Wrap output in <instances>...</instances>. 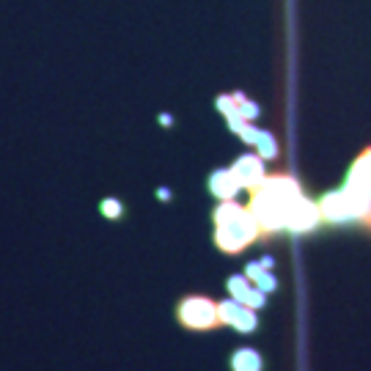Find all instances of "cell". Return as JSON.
Listing matches in <instances>:
<instances>
[{"label": "cell", "instance_id": "6da1fadb", "mask_svg": "<svg viewBox=\"0 0 371 371\" xmlns=\"http://www.w3.org/2000/svg\"><path fill=\"white\" fill-rule=\"evenodd\" d=\"M300 198H303V187L292 174H267L262 185L250 190L248 209L262 226V239L286 232V218Z\"/></svg>", "mask_w": 371, "mask_h": 371}, {"label": "cell", "instance_id": "7a4b0ae2", "mask_svg": "<svg viewBox=\"0 0 371 371\" xmlns=\"http://www.w3.org/2000/svg\"><path fill=\"white\" fill-rule=\"evenodd\" d=\"M212 220H215V245L229 256L242 253L245 248L262 239L259 220L248 206H239L236 201H220V206L212 212Z\"/></svg>", "mask_w": 371, "mask_h": 371}, {"label": "cell", "instance_id": "3957f363", "mask_svg": "<svg viewBox=\"0 0 371 371\" xmlns=\"http://www.w3.org/2000/svg\"><path fill=\"white\" fill-rule=\"evenodd\" d=\"M176 322L192 330V333H209L223 327L220 319V303L212 300L209 294H185L176 303Z\"/></svg>", "mask_w": 371, "mask_h": 371}, {"label": "cell", "instance_id": "277c9868", "mask_svg": "<svg viewBox=\"0 0 371 371\" xmlns=\"http://www.w3.org/2000/svg\"><path fill=\"white\" fill-rule=\"evenodd\" d=\"M325 218H322V209H319V204H314V201H308L305 195L292 206V212H289V218H286V232L292 234H311L319 229V223H322Z\"/></svg>", "mask_w": 371, "mask_h": 371}, {"label": "cell", "instance_id": "5b68a950", "mask_svg": "<svg viewBox=\"0 0 371 371\" xmlns=\"http://www.w3.org/2000/svg\"><path fill=\"white\" fill-rule=\"evenodd\" d=\"M220 319L226 327H234L236 333H256L259 327V317H256V308L239 303V300H223L220 303Z\"/></svg>", "mask_w": 371, "mask_h": 371}, {"label": "cell", "instance_id": "8992f818", "mask_svg": "<svg viewBox=\"0 0 371 371\" xmlns=\"http://www.w3.org/2000/svg\"><path fill=\"white\" fill-rule=\"evenodd\" d=\"M319 209H322L325 223H335V226L355 223L352 204H349V195H347L344 187H341V190H333V192H325L322 201H319Z\"/></svg>", "mask_w": 371, "mask_h": 371}, {"label": "cell", "instance_id": "52a82bcc", "mask_svg": "<svg viewBox=\"0 0 371 371\" xmlns=\"http://www.w3.org/2000/svg\"><path fill=\"white\" fill-rule=\"evenodd\" d=\"M232 174H234V179L239 182V187L248 190V192L256 190V187L267 179L264 160H262L259 154H242V157L232 165Z\"/></svg>", "mask_w": 371, "mask_h": 371}, {"label": "cell", "instance_id": "ba28073f", "mask_svg": "<svg viewBox=\"0 0 371 371\" xmlns=\"http://www.w3.org/2000/svg\"><path fill=\"white\" fill-rule=\"evenodd\" d=\"M226 286H229V294L234 300H239V303H245L250 308H264L267 305V292L256 289L248 275H229Z\"/></svg>", "mask_w": 371, "mask_h": 371}, {"label": "cell", "instance_id": "9c48e42d", "mask_svg": "<svg viewBox=\"0 0 371 371\" xmlns=\"http://www.w3.org/2000/svg\"><path fill=\"white\" fill-rule=\"evenodd\" d=\"M347 187L352 190H363V192H371V146H366L355 162L349 165V174H347Z\"/></svg>", "mask_w": 371, "mask_h": 371}, {"label": "cell", "instance_id": "30bf717a", "mask_svg": "<svg viewBox=\"0 0 371 371\" xmlns=\"http://www.w3.org/2000/svg\"><path fill=\"white\" fill-rule=\"evenodd\" d=\"M206 187H209V192H212L215 198H220V201H234V195L242 190V187H239V182L234 179L232 168L212 171V174H209V182H206Z\"/></svg>", "mask_w": 371, "mask_h": 371}, {"label": "cell", "instance_id": "8fae6325", "mask_svg": "<svg viewBox=\"0 0 371 371\" xmlns=\"http://www.w3.org/2000/svg\"><path fill=\"white\" fill-rule=\"evenodd\" d=\"M270 270H273V259L267 256V259H262V262H250V264L245 267V275L253 280L256 289L273 294V292L278 289V280H275V275H273Z\"/></svg>", "mask_w": 371, "mask_h": 371}, {"label": "cell", "instance_id": "7c38bea8", "mask_svg": "<svg viewBox=\"0 0 371 371\" xmlns=\"http://www.w3.org/2000/svg\"><path fill=\"white\" fill-rule=\"evenodd\" d=\"M229 369L232 371H264V358L259 349L253 347H239L234 349L229 358Z\"/></svg>", "mask_w": 371, "mask_h": 371}, {"label": "cell", "instance_id": "4fadbf2b", "mask_svg": "<svg viewBox=\"0 0 371 371\" xmlns=\"http://www.w3.org/2000/svg\"><path fill=\"white\" fill-rule=\"evenodd\" d=\"M253 146H256V151H259L262 160H275L278 157V143H275V138L267 130H259V138H256Z\"/></svg>", "mask_w": 371, "mask_h": 371}, {"label": "cell", "instance_id": "5bb4252c", "mask_svg": "<svg viewBox=\"0 0 371 371\" xmlns=\"http://www.w3.org/2000/svg\"><path fill=\"white\" fill-rule=\"evenodd\" d=\"M99 212H102V218H107V220H121V218H124V204H121L119 198H105V201L99 204Z\"/></svg>", "mask_w": 371, "mask_h": 371}, {"label": "cell", "instance_id": "9a60e30c", "mask_svg": "<svg viewBox=\"0 0 371 371\" xmlns=\"http://www.w3.org/2000/svg\"><path fill=\"white\" fill-rule=\"evenodd\" d=\"M234 99H236V107H239V116H242V119L253 121V119L259 116V105H256V102H250L245 93H234Z\"/></svg>", "mask_w": 371, "mask_h": 371}, {"label": "cell", "instance_id": "2e32d148", "mask_svg": "<svg viewBox=\"0 0 371 371\" xmlns=\"http://www.w3.org/2000/svg\"><path fill=\"white\" fill-rule=\"evenodd\" d=\"M160 201H171V190H165V187H160Z\"/></svg>", "mask_w": 371, "mask_h": 371}]
</instances>
